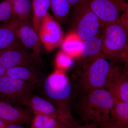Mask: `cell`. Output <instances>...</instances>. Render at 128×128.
Instances as JSON below:
<instances>
[{
	"label": "cell",
	"mask_w": 128,
	"mask_h": 128,
	"mask_svg": "<svg viewBox=\"0 0 128 128\" xmlns=\"http://www.w3.org/2000/svg\"><path fill=\"white\" fill-rule=\"evenodd\" d=\"M40 56L33 52H28L22 48L0 51V63L6 70L16 67L38 64Z\"/></svg>",
	"instance_id": "9"
},
{
	"label": "cell",
	"mask_w": 128,
	"mask_h": 128,
	"mask_svg": "<svg viewBox=\"0 0 128 128\" xmlns=\"http://www.w3.org/2000/svg\"><path fill=\"white\" fill-rule=\"evenodd\" d=\"M71 20L74 31L83 41L96 35L102 25L85 1L72 8Z\"/></svg>",
	"instance_id": "6"
},
{
	"label": "cell",
	"mask_w": 128,
	"mask_h": 128,
	"mask_svg": "<svg viewBox=\"0 0 128 128\" xmlns=\"http://www.w3.org/2000/svg\"><path fill=\"white\" fill-rule=\"evenodd\" d=\"M50 8L54 18L59 23L65 24L67 22L70 9L67 0H50Z\"/></svg>",
	"instance_id": "20"
},
{
	"label": "cell",
	"mask_w": 128,
	"mask_h": 128,
	"mask_svg": "<svg viewBox=\"0 0 128 128\" xmlns=\"http://www.w3.org/2000/svg\"><path fill=\"white\" fill-rule=\"evenodd\" d=\"M85 2L103 26L118 21L120 13L128 7L124 0H85Z\"/></svg>",
	"instance_id": "7"
},
{
	"label": "cell",
	"mask_w": 128,
	"mask_h": 128,
	"mask_svg": "<svg viewBox=\"0 0 128 128\" xmlns=\"http://www.w3.org/2000/svg\"><path fill=\"white\" fill-rule=\"evenodd\" d=\"M6 70H7L0 63V78L6 75Z\"/></svg>",
	"instance_id": "30"
},
{
	"label": "cell",
	"mask_w": 128,
	"mask_h": 128,
	"mask_svg": "<svg viewBox=\"0 0 128 128\" xmlns=\"http://www.w3.org/2000/svg\"><path fill=\"white\" fill-rule=\"evenodd\" d=\"M43 89L46 96L57 105V108L74 123L71 114L65 108V102L71 93V86L64 72L57 70L47 77Z\"/></svg>",
	"instance_id": "4"
},
{
	"label": "cell",
	"mask_w": 128,
	"mask_h": 128,
	"mask_svg": "<svg viewBox=\"0 0 128 128\" xmlns=\"http://www.w3.org/2000/svg\"><path fill=\"white\" fill-rule=\"evenodd\" d=\"M59 128V127H54V128Z\"/></svg>",
	"instance_id": "32"
},
{
	"label": "cell",
	"mask_w": 128,
	"mask_h": 128,
	"mask_svg": "<svg viewBox=\"0 0 128 128\" xmlns=\"http://www.w3.org/2000/svg\"><path fill=\"white\" fill-rule=\"evenodd\" d=\"M113 99L105 89H96L84 94L78 104V114L86 123H101L110 118Z\"/></svg>",
	"instance_id": "1"
},
{
	"label": "cell",
	"mask_w": 128,
	"mask_h": 128,
	"mask_svg": "<svg viewBox=\"0 0 128 128\" xmlns=\"http://www.w3.org/2000/svg\"><path fill=\"white\" fill-rule=\"evenodd\" d=\"M67 0L70 5V8H72L85 1V0Z\"/></svg>",
	"instance_id": "26"
},
{
	"label": "cell",
	"mask_w": 128,
	"mask_h": 128,
	"mask_svg": "<svg viewBox=\"0 0 128 128\" xmlns=\"http://www.w3.org/2000/svg\"><path fill=\"white\" fill-rule=\"evenodd\" d=\"M40 40L48 50L57 48L64 41V33L60 24L47 12L41 21L38 33Z\"/></svg>",
	"instance_id": "8"
},
{
	"label": "cell",
	"mask_w": 128,
	"mask_h": 128,
	"mask_svg": "<svg viewBox=\"0 0 128 128\" xmlns=\"http://www.w3.org/2000/svg\"><path fill=\"white\" fill-rule=\"evenodd\" d=\"M83 44V40L76 32H71L61 44L62 51L72 58L79 57L81 54Z\"/></svg>",
	"instance_id": "17"
},
{
	"label": "cell",
	"mask_w": 128,
	"mask_h": 128,
	"mask_svg": "<svg viewBox=\"0 0 128 128\" xmlns=\"http://www.w3.org/2000/svg\"><path fill=\"white\" fill-rule=\"evenodd\" d=\"M101 123L98 122H91L86 123L84 126L79 128H99Z\"/></svg>",
	"instance_id": "25"
},
{
	"label": "cell",
	"mask_w": 128,
	"mask_h": 128,
	"mask_svg": "<svg viewBox=\"0 0 128 128\" xmlns=\"http://www.w3.org/2000/svg\"><path fill=\"white\" fill-rule=\"evenodd\" d=\"M108 120L102 122L100 124L99 128H112L110 126V123Z\"/></svg>",
	"instance_id": "28"
},
{
	"label": "cell",
	"mask_w": 128,
	"mask_h": 128,
	"mask_svg": "<svg viewBox=\"0 0 128 128\" xmlns=\"http://www.w3.org/2000/svg\"><path fill=\"white\" fill-rule=\"evenodd\" d=\"M87 60L80 80L84 94L96 89H105L109 78L121 69L108 62L102 54Z\"/></svg>",
	"instance_id": "3"
},
{
	"label": "cell",
	"mask_w": 128,
	"mask_h": 128,
	"mask_svg": "<svg viewBox=\"0 0 128 128\" xmlns=\"http://www.w3.org/2000/svg\"><path fill=\"white\" fill-rule=\"evenodd\" d=\"M111 108V119L114 122L122 127L128 126V103L113 99Z\"/></svg>",
	"instance_id": "18"
},
{
	"label": "cell",
	"mask_w": 128,
	"mask_h": 128,
	"mask_svg": "<svg viewBox=\"0 0 128 128\" xmlns=\"http://www.w3.org/2000/svg\"><path fill=\"white\" fill-rule=\"evenodd\" d=\"M3 128H26L20 124H9L4 122Z\"/></svg>",
	"instance_id": "27"
},
{
	"label": "cell",
	"mask_w": 128,
	"mask_h": 128,
	"mask_svg": "<svg viewBox=\"0 0 128 128\" xmlns=\"http://www.w3.org/2000/svg\"><path fill=\"white\" fill-rule=\"evenodd\" d=\"M108 121H109L110 126H111L112 128H128V126H127V127H122V126H119V125L116 124L114 123V122L111 120L110 118H109Z\"/></svg>",
	"instance_id": "29"
},
{
	"label": "cell",
	"mask_w": 128,
	"mask_h": 128,
	"mask_svg": "<svg viewBox=\"0 0 128 128\" xmlns=\"http://www.w3.org/2000/svg\"><path fill=\"white\" fill-rule=\"evenodd\" d=\"M16 19V18L10 1L3 0L0 2V22L4 21L7 23Z\"/></svg>",
	"instance_id": "23"
},
{
	"label": "cell",
	"mask_w": 128,
	"mask_h": 128,
	"mask_svg": "<svg viewBox=\"0 0 128 128\" xmlns=\"http://www.w3.org/2000/svg\"><path fill=\"white\" fill-rule=\"evenodd\" d=\"M16 32L18 39L24 46L31 50L33 52L40 56L41 40L32 24L18 21Z\"/></svg>",
	"instance_id": "13"
},
{
	"label": "cell",
	"mask_w": 128,
	"mask_h": 128,
	"mask_svg": "<svg viewBox=\"0 0 128 128\" xmlns=\"http://www.w3.org/2000/svg\"><path fill=\"white\" fill-rule=\"evenodd\" d=\"M113 99L128 103V80L127 74L120 69L109 78L105 85Z\"/></svg>",
	"instance_id": "12"
},
{
	"label": "cell",
	"mask_w": 128,
	"mask_h": 128,
	"mask_svg": "<svg viewBox=\"0 0 128 128\" xmlns=\"http://www.w3.org/2000/svg\"><path fill=\"white\" fill-rule=\"evenodd\" d=\"M9 0L12 5L14 15L18 20L33 25L32 0Z\"/></svg>",
	"instance_id": "16"
},
{
	"label": "cell",
	"mask_w": 128,
	"mask_h": 128,
	"mask_svg": "<svg viewBox=\"0 0 128 128\" xmlns=\"http://www.w3.org/2000/svg\"><path fill=\"white\" fill-rule=\"evenodd\" d=\"M102 33H100V31L94 36L83 41L81 56L89 59L100 55L102 54Z\"/></svg>",
	"instance_id": "19"
},
{
	"label": "cell",
	"mask_w": 128,
	"mask_h": 128,
	"mask_svg": "<svg viewBox=\"0 0 128 128\" xmlns=\"http://www.w3.org/2000/svg\"><path fill=\"white\" fill-rule=\"evenodd\" d=\"M101 53L112 62L127 60L128 30L118 21L104 25Z\"/></svg>",
	"instance_id": "2"
},
{
	"label": "cell",
	"mask_w": 128,
	"mask_h": 128,
	"mask_svg": "<svg viewBox=\"0 0 128 128\" xmlns=\"http://www.w3.org/2000/svg\"><path fill=\"white\" fill-rule=\"evenodd\" d=\"M18 22L14 19L0 26V51L23 48L16 32Z\"/></svg>",
	"instance_id": "14"
},
{
	"label": "cell",
	"mask_w": 128,
	"mask_h": 128,
	"mask_svg": "<svg viewBox=\"0 0 128 128\" xmlns=\"http://www.w3.org/2000/svg\"><path fill=\"white\" fill-rule=\"evenodd\" d=\"M4 122L0 118V128H3Z\"/></svg>",
	"instance_id": "31"
},
{
	"label": "cell",
	"mask_w": 128,
	"mask_h": 128,
	"mask_svg": "<svg viewBox=\"0 0 128 128\" xmlns=\"http://www.w3.org/2000/svg\"><path fill=\"white\" fill-rule=\"evenodd\" d=\"M50 0H32L33 25L38 34L41 21L50 7Z\"/></svg>",
	"instance_id": "21"
},
{
	"label": "cell",
	"mask_w": 128,
	"mask_h": 128,
	"mask_svg": "<svg viewBox=\"0 0 128 128\" xmlns=\"http://www.w3.org/2000/svg\"><path fill=\"white\" fill-rule=\"evenodd\" d=\"M25 106L34 114H42L54 116L69 128L73 126L74 124L64 114L50 102L40 96L33 94L28 98Z\"/></svg>",
	"instance_id": "10"
},
{
	"label": "cell",
	"mask_w": 128,
	"mask_h": 128,
	"mask_svg": "<svg viewBox=\"0 0 128 128\" xmlns=\"http://www.w3.org/2000/svg\"><path fill=\"white\" fill-rule=\"evenodd\" d=\"M56 65L57 70H66L73 65L72 58L64 51H60L56 58Z\"/></svg>",
	"instance_id": "24"
},
{
	"label": "cell",
	"mask_w": 128,
	"mask_h": 128,
	"mask_svg": "<svg viewBox=\"0 0 128 128\" xmlns=\"http://www.w3.org/2000/svg\"><path fill=\"white\" fill-rule=\"evenodd\" d=\"M36 85L12 76H3L0 78V100L12 105L25 106Z\"/></svg>",
	"instance_id": "5"
},
{
	"label": "cell",
	"mask_w": 128,
	"mask_h": 128,
	"mask_svg": "<svg viewBox=\"0 0 128 128\" xmlns=\"http://www.w3.org/2000/svg\"><path fill=\"white\" fill-rule=\"evenodd\" d=\"M0 118L6 124H20L30 123L33 118L29 110L0 100Z\"/></svg>",
	"instance_id": "11"
},
{
	"label": "cell",
	"mask_w": 128,
	"mask_h": 128,
	"mask_svg": "<svg viewBox=\"0 0 128 128\" xmlns=\"http://www.w3.org/2000/svg\"><path fill=\"white\" fill-rule=\"evenodd\" d=\"M31 128H50L59 127L70 128L62 123L56 117L47 114H34Z\"/></svg>",
	"instance_id": "22"
},
{
	"label": "cell",
	"mask_w": 128,
	"mask_h": 128,
	"mask_svg": "<svg viewBox=\"0 0 128 128\" xmlns=\"http://www.w3.org/2000/svg\"><path fill=\"white\" fill-rule=\"evenodd\" d=\"M36 65L16 66L8 69L5 75L12 76L22 81L37 85L41 81V73L35 66Z\"/></svg>",
	"instance_id": "15"
}]
</instances>
